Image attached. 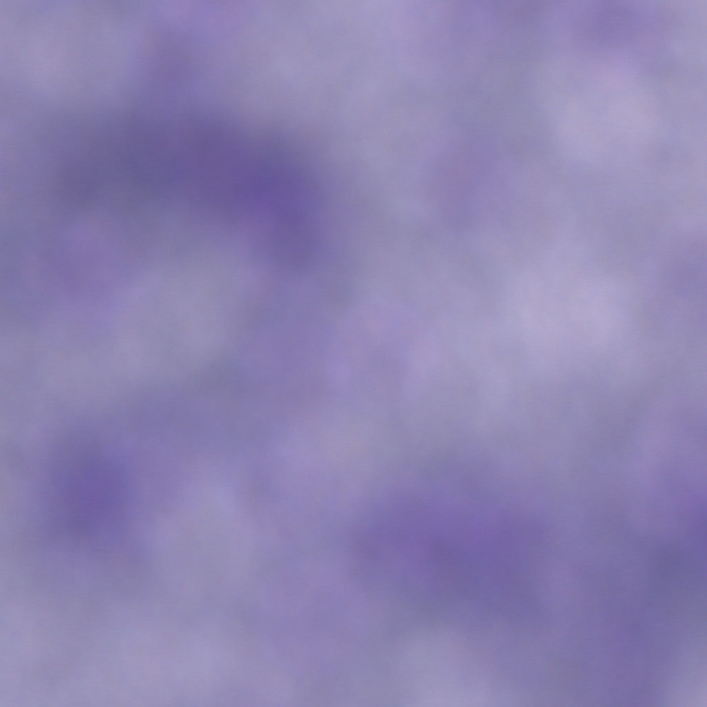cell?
<instances>
[{"mask_svg":"<svg viewBox=\"0 0 707 707\" xmlns=\"http://www.w3.org/2000/svg\"><path fill=\"white\" fill-rule=\"evenodd\" d=\"M438 359L433 331L414 310L374 299L342 317L329 351L331 379L345 398L376 407L410 400Z\"/></svg>","mask_w":707,"mask_h":707,"instance_id":"6da1fadb","label":"cell"}]
</instances>
